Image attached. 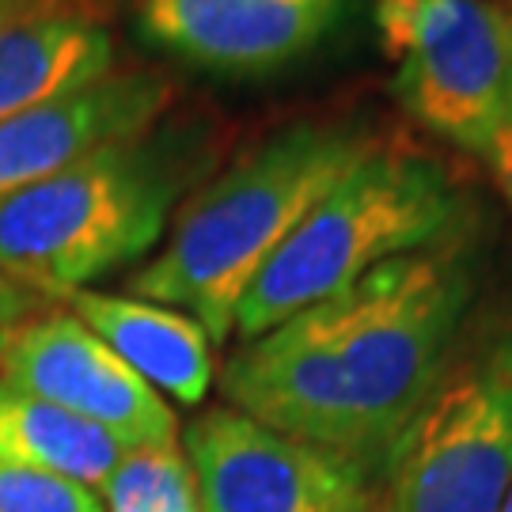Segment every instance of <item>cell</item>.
<instances>
[{
	"label": "cell",
	"mask_w": 512,
	"mask_h": 512,
	"mask_svg": "<svg viewBox=\"0 0 512 512\" xmlns=\"http://www.w3.org/2000/svg\"><path fill=\"white\" fill-rule=\"evenodd\" d=\"M478 296L471 232L391 258L239 342L220 368L224 406L376 482Z\"/></svg>",
	"instance_id": "6da1fadb"
},
{
	"label": "cell",
	"mask_w": 512,
	"mask_h": 512,
	"mask_svg": "<svg viewBox=\"0 0 512 512\" xmlns=\"http://www.w3.org/2000/svg\"><path fill=\"white\" fill-rule=\"evenodd\" d=\"M384 145L365 118H296L247 145L175 213L160 251L126 281V296L190 315L224 346L236 308L300 220Z\"/></svg>",
	"instance_id": "7a4b0ae2"
},
{
	"label": "cell",
	"mask_w": 512,
	"mask_h": 512,
	"mask_svg": "<svg viewBox=\"0 0 512 512\" xmlns=\"http://www.w3.org/2000/svg\"><path fill=\"white\" fill-rule=\"evenodd\" d=\"M220 156L217 122L167 114L0 202V274L35 296L92 289L152 258Z\"/></svg>",
	"instance_id": "3957f363"
},
{
	"label": "cell",
	"mask_w": 512,
	"mask_h": 512,
	"mask_svg": "<svg viewBox=\"0 0 512 512\" xmlns=\"http://www.w3.org/2000/svg\"><path fill=\"white\" fill-rule=\"evenodd\" d=\"M467 198L448 164L414 145H380L300 220L236 308L239 342L334 296L391 258L467 232Z\"/></svg>",
	"instance_id": "277c9868"
},
{
	"label": "cell",
	"mask_w": 512,
	"mask_h": 512,
	"mask_svg": "<svg viewBox=\"0 0 512 512\" xmlns=\"http://www.w3.org/2000/svg\"><path fill=\"white\" fill-rule=\"evenodd\" d=\"M380 482V512H501L512 486V289L467 311Z\"/></svg>",
	"instance_id": "5b68a950"
},
{
	"label": "cell",
	"mask_w": 512,
	"mask_h": 512,
	"mask_svg": "<svg viewBox=\"0 0 512 512\" xmlns=\"http://www.w3.org/2000/svg\"><path fill=\"white\" fill-rule=\"evenodd\" d=\"M395 103L475 156L512 110V0H376Z\"/></svg>",
	"instance_id": "8992f818"
},
{
	"label": "cell",
	"mask_w": 512,
	"mask_h": 512,
	"mask_svg": "<svg viewBox=\"0 0 512 512\" xmlns=\"http://www.w3.org/2000/svg\"><path fill=\"white\" fill-rule=\"evenodd\" d=\"M183 456L202 512H380V494L361 471L232 406L190 418Z\"/></svg>",
	"instance_id": "52a82bcc"
},
{
	"label": "cell",
	"mask_w": 512,
	"mask_h": 512,
	"mask_svg": "<svg viewBox=\"0 0 512 512\" xmlns=\"http://www.w3.org/2000/svg\"><path fill=\"white\" fill-rule=\"evenodd\" d=\"M0 380L107 429L126 448L179 444L171 403L69 308L42 311L12 327L0 353Z\"/></svg>",
	"instance_id": "ba28073f"
},
{
	"label": "cell",
	"mask_w": 512,
	"mask_h": 512,
	"mask_svg": "<svg viewBox=\"0 0 512 512\" xmlns=\"http://www.w3.org/2000/svg\"><path fill=\"white\" fill-rule=\"evenodd\" d=\"M349 0H133L152 50L217 76H270L308 57Z\"/></svg>",
	"instance_id": "9c48e42d"
},
{
	"label": "cell",
	"mask_w": 512,
	"mask_h": 512,
	"mask_svg": "<svg viewBox=\"0 0 512 512\" xmlns=\"http://www.w3.org/2000/svg\"><path fill=\"white\" fill-rule=\"evenodd\" d=\"M175 107V84L152 69H114L84 92L0 118V202L57 171L156 126Z\"/></svg>",
	"instance_id": "30bf717a"
},
{
	"label": "cell",
	"mask_w": 512,
	"mask_h": 512,
	"mask_svg": "<svg viewBox=\"0 0 512 512\" xmlns=\"http://www.w3.org/2000/svg\"><path fill=\"white\" fill-rule=\"evenodd\" d=\"M110 31L73 0H38L0 23V118L84 92L114 73Z\"/></svg>",
	"instance_id": "8fae6325"
},
{
	"label": "cell",
	"mask_w": 512,
	"mask_h": 512,
	"mask_svg": "<svg viewBox=\"0 0 512 512\" xmlns=\"http://www.w3.org/2000/svg\"><path fill=\"white\" fill-rule=\"evenodd\" d=\"M73 311L95 338H103L156 395L179 406H202L213 376V338L190 315L152 300H137L126 293H80L65 296Z\"/></svg>",
	"instance_id": "7c38bea8"
},
{
	"label": "cell",
	"mask_w": 512,
	"mask_h": 512,
	"mask_svg": "<svg viewBox=\"0 0 512 512\" xmlns=\"http://www.w3.org/2000/svg\"><path fill=\"white\" fill-rule=\"evenodd\" d=\"M129 448L107 429L0 380V463L73 478L99 490Z\"/></svg>",
	"instance_id": "4fadbf2b"
},
{
	"label": "cell",
	"mask_w": 512,
	"mask_h": 512,
	"mask_svg": "<svg viewBox=\"0 0 512 512\" xmlns=\"http://www.w3.org/2000/svg\"><path fill=\"white\" fill-rule=\"evenodd\" d=\"M99 490L103 512H202L198 482L179 444L129 448Z\"/></svg>",
	"instance_id": "5bb4252c"
},
{
	"label": "cell",
	"mask_w": 512,
	"mask_h": 512,
	"mask_svg": "<svg viewBox=\"0 0 512 512\" xmlns=\"http://www.w3.org/2000/svg\"><path fill=\"white\" fill-rule=\"evenodd\" d=\"M0 512H103V497L73 478L0 463Z\"/></svg>",
	"instance_id": "9a60e30c"
},
{
	"label": "cell",
	"mask_w": 512,
	"mask_h": 512,
	"mask_svg": "<svg viewBox=\"0 0 512 512\" xmlns=\"http://www.w3.org/2000/svg\"><path fill=\"white\" fill-rule=\"evenodd\" d=\"M475 160L486 167L490 183L497 186V194L512 209V110L490 129V137L475 148Z\"/></svg>",
	"instance_id": "2e32d148"
},
{
	"label": "cell",
	"mask_w": 512,
	"mask_h": 512,
	"mask_svg": "<svg viewBox=\"0 0 512 512\" xmlns=\"http://www.w3.org/2000/svg\"><path fill=\"white\" fill-rule=\"evenodd\" d=\"M38 304H42V296L0 274V327H19L23 319L38 315Z\"/></svg>",
	"instance_id": "e0dca14e"
},
{
	"label": "cell",
	"mask_w": 512,
	"mask_h": 512,
	"mask_svg": "<svg viewBox=\"0 0 512 512\" xmlns=\"http://www.w3.org/2000/svg\"><path fill=\"white\" fill-rule=\"evenodd\" d=\"M35 4L38 0H0V23L19 16V12H27V8H35Z\"/></svg>",
	"instance_id": "ac0fdd59"
},
{
	"label": "cell",
	"mask_w": 512,
	"mask_h": 512,
	"mask_svg": "<svg viewBox=\"0 0 512 512\" xmlns=\"http://www.w3.org/2000/svg\"><path fill=\"white\" fill-rule=\"evenodd\" d=\"M8 334H12V327H0V353H4V346H8Z\"/></svg>",
	"instance_id": "d6986e66"
},
{
	"label": "cell",
	"mask_w": 512,
	"mask_h": 512,
	"mask_svg": "<svg viewBox=\"0 0 512 512\" xmlns=\"http://www.w3.org/2000/svg\"><path fill=\"white\" fill-rule=\"evenodd\" d=\"M501 512H512V486H509V494H505V505H501Z\"/></svg>",
	"instance_id": "ffe728a7"
}]
</instances>
